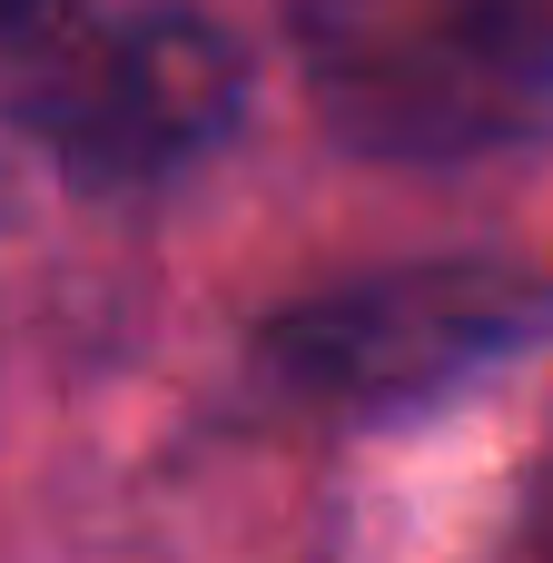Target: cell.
I'll list each match as a JSON object with an SVG mask.
<instances>
[{"label": "cell", "mask_w": 553, "mask_h": 563, "mask_svg": "<svg viewBox=\"0 0 553 563\" xmlns=\"http://www.w3.org/2000/svg\"><path fill=\"white\" fill-rule=\"evenodd\" d=\"M534 563H553V505H544V544H534Z\"/></svg>", "instance_id": "obj_5"}, {"label": "cell", "mask_w": 553, "mask_h": 563, "mask_svg": "<svg viewBox=\"0 0 553 563\" xmlns=\"http://www.w3.org/2000/svg\"><path fill=\"white\" fill-rule=\"evenodd\" d=\"M20 158H0V247H10V208H20V178H10Z\"/></svg>", "instance_id": "obj_4"}, {"label": "cell", "mask_w": 553, "mask_h": 563, "mask_svg": "<svg viewBox=\"0 0 553 563\" xmlns=\"http://www.w3.org/2000/svg\"><path fill=\"white\" fill-rule=\"evenodd\" d=\"M327 129L455 168L553 129V0H267Z\"/></svg>", "instance_id": "obj_2"}, {"label": "cell", "mask_w": 553, "mask_h": 563, "mask_svg": "<svg viewBox=\"0 0 553 563\" xmlns=\"http://www.w3.org/2000/svg\"><path fill=\"white\" fill-rule=\"evenodd\" d=\"M534 327H544V297L524 277H495V267H406V277H376V287L297 307L267 336V356H277L287 386H307L327 406H416V396L495 366Z\"/></svg>", "instance_id": "obj_3"}, {"label": "cell", "mask_w": 553, "mask_h": 563, "mask_svg": "<svg viewBox=\"0 0 553 563\" xmlns=\"http://www.w3.org/2000/svg\"><path fill=\"white\" fill-rule=\"evenodd\" d=\"M247 109V49L208 0H0V148L79 188H158Z\"/></svg>", "instance_id": "obj_1"}]
</instances>
